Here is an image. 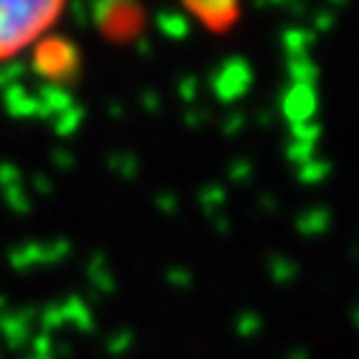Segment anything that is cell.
<instances>
[{
	"label": "cell",
	"instance_id": "1",
	"mask_svg": "<svg viewBox=\"0 0 359 359\" xmlns=\"http://www.w3.org/2000/svg\"><path fill=\"white\" fill-rule=\"evenodd\" d=\"M65 15L54 0H0V62L37 46Z\"/></svg>",
	"mask_w": 359,
	"mask_h": 359
}]
</instances>
